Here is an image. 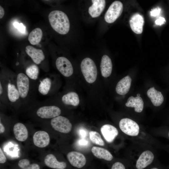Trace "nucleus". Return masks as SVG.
<instances>
[{
	"instance_id": "obj_16",
	"label": "nucleus",
	"mask_w": 169,
	"mask_h": 169,
	"mask_svg": "<svg viewBox=\"0 0 169 169\" xmlns=\"http://www.w3.org/2000/svg\"><path fill=\"white\" fill-rule=\"evenodd\" d=\"M92 5L88 9L89 15L92 18L99 17L103 11L106 4L104 0H92Z\"/></svg>"
},
{
	"instance_id": "obj_29",
	"label": "nucleus",
	"mask_w": 169,
	"mask_h": 169,
	"mask_svg": "<svg viewBox=\"0 0 169 169\" xmlns=\"http://www.w3.org/2000/svg\"><path fill=\"white\" fill-rule=\"evenodd\" d=\"M89 137L92 143L100 146H104L105 143L100 134L97 132L91 131L89 132Z\"/></svg>"
},
{
	"instance_id": "obj_28",
	"label": "nucleus",
	"mask_w": 169,
	"mask_h": 169,
	"mask_svg": "<svg viewBox=\"0 0 169 169\" xmlns=\"http://www.w3.org/2000/svg\"><path fill=\"white\" fill-rule=\"evenodd\" d=\"M18 166L22 169H40L38 164L33 163L30 164L29 161L26 159L20 160L18 163Z\"/></svg>"
},
{
	"instance_id": "obj_30",
	"label": "nucleus",
	"mask_w": 169,
	"mask_h": 169,
	"mask_svg": "<svg viewBox=\"0 0 169 169\" xmlns=\"http://www.w3.org/2000/svg\"><path fill=\"white\" fill-rule=\"evenodd\" d=\"M0 102L4 104H9L5 86L2 78L0 77Z\"/></svg>"
},
{
	"instance_id": "obj_10",
	"label": "nucleus",
	"mask_w": 169,
	"mask_h": 169,
	"mask_svg": "<svg viewBox=\"0 0 169 169\" xmlns=\"http://www.w3.org/2000/svg\"><path fill=\"white\" fill-rule=\"evenodd\" d=\"M67 157L70 164L75 167L82 168L86 163V159L84 155L77 151L70 152L67 154Z\"/></svg>"
},
{
	"instance_id": "obj_20",
	"label": "nucleus",
	"mask_w": 169,
	"mask_h": 169,
	"mask_svg": "<svg viewBox=\"0 0 169 169\" xmlns=\"http://www.w3.org/2000/svg\"><path fill=\"white\" fill-rule=\"evenodd\" d=\"M100 69L102 75L104 77L109 76L112 72V64L110 58L107 55H104L102 57Z\"/></svg>"
},
{
	"instance_id": "obj_2",
	"label": "nucleus",
	"mask_w": 169,
	"mask_h": 169,
	"mask_svg": "<svg viewBox=\"0 0 169 169\" xmlns=\"http://www.w3.org/2000/svg\"><path fill=\"white\" fill-rule=\"evenodd\" d=\"M6 90L9 104L13 105H21L16 81V74L9 72L1 74Z\"/></svg>"
},
{
	"instance_id": "obj_4",
	"label": "nucleus",
	"mask_w": 169,
	"mask_h": 169,
	"mask_svg": "<svg viewBox=\"0 0 169 169\" xmlns=\"http://www.w3.org/2000/svg\"><path fill=\"white\" fill-rule=\"evenodd\" d=\"M80 68L82 73L86 81L92 83L96 80L97 71L96 65L91 59L85 58L81 61Z\"/></svg>"
},
{
	"instance_id": "obj_38",
	"label": "nucleus",
	"mask_w": 169,
	"mask_h": 169,
	"mask_svg": "<svg viewBox=\"0 0 169 169\" xmlns=\"http://www.w3.org/2000/svg\"><path fill=\"white\" fill-rule=\"evenodd\" d=\"M4 14V11L3 8L1 6H0V18H2Z\"/></svg>"
},
{
	"instance_id": "obj_9",
	"label": "nucleus",
	"mask_w": 169,
	"mask_h": 169,
	"mask_svg": "<svg viewBox=\"0 0 169 169\" xmlns=\"http://www.w3.org/2000/svg\"><path fill=\"white\" fill-rule=\"evenodd\" d=\"M55 65L57 69L64 76L68 77L73 74V69L72 64L66 57H58L56 60Z\"/></svg>"
},
{
	"instance_id": "obj_12",
	"label": "nucleus",
	"mask_w": 169,
	"mask_h": 169,
	"mask_svg": "<svg viewBox=\"0 0 169 169\" xmlns=\"http://www.w3.org/2000/svg\"><path fill=\"white\" fill-rule=\"evenodd\" d=\"M53 80L49 75L43 77L39 80L37 85L38 92L44 95H49L51 91Z\"/></svg>"
},
{
	"instance_id": "obj_23",
	"label": "nucleus",
	"mask_w": 169,
	"mask_h": 169,
	"mask_svg": "<svg viewBox=\"0 0 169 169\" xmlns=\"http://www.w3.org/2000/svg\"><path fill=\"white\" fill-rule=\"evenodd\" d=\"M125 105L127 107H134L135 112L138 113L141 112L144 107V102L140 97H135L133 96L129 97L125 103Z\"/></svg>"
},
{
	"instance_id": "obj_31",
	"label": "nucleus",
	"mask_w": 169,
	"mask_h": 169,
	"mask_svg": "<svg viewBox=\"0 0 169 169\" xmlns=\"http://www.w3.org/2000/svg\"><path fill=\"white\" fill-rule=\"evenodd\" d=\"M14 27L20 33H24L26 31V27L22 23H18L15 22L13 23Z\"/></svg>"
},
{
	"instance_id": "obj_21",
	"label": "nucleus",
	"mask_w": 169,
	"mask_h": 169,
	"mask_svg": "<svg viewBox=\"0 0 169 169\" xmlns=\"http://www.w3.org/2000/svg\"><path fill=\"white\" fill-rule=\"evenodd\" d=\"M44 162L48 167L55 169H64L67 166L64 161H59L52 154L47 155L44 159Z\"/></svg>"
},
{
	"instance_id": "obj_5",
	"label": "nucleus",
	"mask_w": 169,
	"mask_h": 169,
	"mask_svg": "<svg viewBox=\"0 0 169 169\" xmlns=\"http://www.w3.org/2000/svg\"><path fill=\"white\" fill-rule=\"evenodd\" d=\"M123 8V4L120 1L113 2L105 13L104 19L106 22L111 23L115 22L121 14Z\"/></svg>"
},
{
	"instance_id": "obj_7",
	"label": "nucleus",
	"mask_w": 169,
	"mask_h": 169,
	"mask_svg": "<svg viewBox=\"0 0 169 169\" xmlns=\"http://www.w3.org/2000/svg\"><path fill=\"white\" fill-rule=\"evenodd\" d=\"M50 124L55 130L61 133H67L72 128V125L67 118L59 115L51 119Z\"/></svg>"
},
{
	"instance_id": "obj_25",
	"label": "nucleus",
	"mask_w": 169,
	"mask_h": 169,
	"mask_svg": "<svg viewBox=\"0 0 169 169\" xmlns=\"http://www.w3.org/2000/svg\"><path fill=\"white\" fill-rule=\"evenodd\" d=\"M62 102L65 105L77 106L79 104L78 94L74 92H69L64 95L61 98Z\"/></svg>"
},
{
	"instance_id": "obj_36",
	"label": "nucleus",
	"mask_w": 169,
	"mask_h": 169,
	"mask_svg": "<svg viewBox=\"0 0 169 169\" xmlns=\"http://www.w3.org/2000/svg\"><path fill=\"white\" fill-rule=\"evenodd\" d=\"M78 144L81 146H87L88 144V142L87 141L84 139H82L79 140L78 141Z\"/></svg>"
},
{
	"instance_id": "obj_14",
	"label": "nucleus",
	"mask_w": 169,
	"mask_h": 169,
	"mask_svg": "<svg viewBox=\"0 0 169 169\" xmlns=\"http://www.w3.org/2000/svg\"><path fill=\"white\" fill-rule=\"evenodd\" d=\"M33 140L35 146L38 147L44 148L49 144L50 138L47 132L44 131H39L34 134Z\"/></svg>"
},
{
	"instance_id": "obj_26",
	"label": "nucleus",
	"mask_w": 169,
	"mask_h": 169,
	"mask_svg": "<svg viewBox=\"0 0 169 169\" xmlns=\"http://www.w3.org/2000/svg\"><path fill=\"white\" fill-rule=\"evenodd\" d=\"M24 73L31 79L35 81L38 78L39 68L35 64H30L26 67Z\"/></svg>"
},
{
	"instance_id": "obj_6",
	"label": "nucleus",
	"mask_w": 169,
	"mask_h": 169,
	"mask_svg": "<svg viewBox=\"0 0 169 169\" xmlns=\"http://www.w3.org/2000/svg\"><path fill=\"white\" fill-rule=\"evenodd\" d=\"M61 112V110L59 107L54 105L46 104L39 107L36 114L41 118L49 119L59 116Z\"/></svg>"
},
{
	"instance_id": "obj_13",
	"label": "nucleus",
	"mask_w": 169,
	"mask_h": 169,
	"mask_svg": "<svg viewBox=\"0 0 169 169\" xmlns=\"http://www.w3.org/2000/svg\"><path fill=\"white\" fill-rule=\"evenodd\" d=\"M144 21L143 17L138 13L134 14L129 21L130 27L135 33L140 34L142 33Z\"/></svg>"
},
{
	"instance_id": "obj_19",
	"label": "nucleus",
	"mask_w": 169,
	"mask_h": 169,
	"mask_svg": "<svg viewBox=\"0 0 169 169\" xmlns=\"http://www.w3.org/2000/svg\"><path fill=\"white\" fill-rule=\"evenodd\" d=\"M131 82V79L127 75L120 80L117 83L115 90L116 93L121 95L126 94L129 91Z\"/></svg>"
},
{
	"instance_id": "obj_37",
	"label": "nucleus",
	"mask_w": 169,
	"mask_h": 169,
	"mask_svg": "<svg viewBox=\"0 0 169 169\" xmlns=\"http://www.w3.org/2000/svg\"><path fill=\"white\" fill-rule=\"evenodd\" d=\"M79 136L82 138L85 137L87 135V132L86 130L84 129H80L79 131Z\"/></svg>"
},
{
	"instance_id": "obj_41",
	"label": "nucleus",
	"mask_w": 169,
	"mask_h": 169,
	"mask_svg": "<svg viewBox=\"0 0 169 169\" xmlns=\"http://www.w3.org/2000/svg\"><path fill=\"white\" fill-rule=\"evenodd\" d=\"M151 169H158L156 168H151Z\"/></svg>"
},
{
	"instance_id": "obj_40",
	"label": "nucleus",
	"mask_w": 169,
	"mask_h": 169,
	"mask_svg": "<svg viewBox=\"0 0 169 169\" xmlns=\"http://www.w3.org/2000/svg\"><path fill=\"white\" fill-rule=\"evenodd\" d=\"M137 96L138 97H140V94H137Z\"/></svg>"
},
{
	"instance_id": "obj_34",
	"label": "nucleus",
	"mask_w": 169,
	"mask_h": 169,
	"mask_svg": "<svg viewBox=\"0 0 169 169\" xmlns=\"http://www.w3.org/2000/svg\"><path fill=\"white\" fill-rule=\"evenodd\" d=\"M7 158L4 154L1 148H0V163H4L6 162Z\"/></svg>"
},
{
	"instance_id": "obj_18",
	"label": "nucleus",
	"mask_w": 169,
	"mask_h": 169,
	"mask_svg": "<svg viewBox=\"0 0 169 169\" xmlns=\"http://www.w3.org/2000/svg\"><path fill=\"white\" fill-rule=\"evenodd\" d=\"M13 131L15 137L18 141H24L28 137V132L26 126L23 123L18 122L13 127Z\"/></svg>"
},
{
	"instance_id": "obj_15",
	"label": "nucleus",
	"mask_w": 169,
	"mask_h": 169,
	"mask_svg": "<svg viewBox=\"0 0 169 169\" xmlns=\"http://www.w3.org/2000/svg\"><path fill=\"white\" fill-rule=\"evenodd\" d=\"M154 158L153 153L149 150L143 152L137 160L136 167L137 169H143L150 165Z\"/></svg>"
},
{
	"instance_id": "obj_35",
	"label": "nucleus",
	"mask_w": 169,
	"mask_h": 169,
	"mask_svg": "<svg viewBox=\"0 0 169 169\" xmlns=\"http://www.w3.org/2000/svg\"><path fill=\"white\" fill-rule=\"evenodd\" d=\"M166 22V20L164 18L160 17L158 19L155 21V23L156 25H161L165 23Z\"/></svg>"
},
{
	"instance_id": "obj_33",
	"label": "nucleus",
	"mask_w": 169,
	"mask_h": 169,
	"mask_svg": "<svg viewBox=\"0 0 169 169\" xmlns=\"http://www.w3.org/2000/svg\"><path fill=\"white\" fill-rule=\"evenodd\" d=\"M161 10V8H159L152 9L150 12L151 16L155 17L158 15L160 13Z\"/></svg>"
},
{
	"instance_id": "obj_3",
	"label": "nucleus",
	"mask_w": 169,
	"mask_h": 169,
	"mask_svg": "<svg viewBox=\"0 0 169 169\" xmlns=\"http://www.w3.org/2000/svg\"><path fill=\"white\" fill-rule=\"evenodd\" d=\"M48 18L52 28L59 34H67L70 29V22L67 15L62 11L55 10L49 14Z\"/></svg>"
},
{
	"instance_id": "obj_1",
	"label": "nucleus",
	"mask_w": 169,
	"mask_h": 169,
	"mask_svg": "<svg viewBox=\"0 0 169 169\" xmlns=\"http://www.w3.org/2000/svg\"><path fill=\"white\" fill-rule=\"evenodd\" d=\"M16 81L21 104H25L36 102L35 99V92L36 87L33 81L26 74L19 72L16 74Z\"/></svg>"
},
{
	"instance_id": "obj_17",
	"label": "nucleus",
	"mask_w": 169,
	"mask_h": 169,
	"mask_svg": "<svg viewBox=\"0 0 169 169\" xmlns=\"http://www.w3.org/2000/svg\"><path fill=\"white\" fill-rule=\"evenodd\" d=\"M100 131L106 141L108 143L113 142L118 134L116 128L110 124L103 125L100 128Z\"/></svg>"
},
{
	"instance_id": "obj_42",
	"label": "nucleus",
	"mask_w": 169,
	"mask_h": 169,
	"mask_svg": "<svg viewBox=\"0 0 169 169\" xmlns=\"http://www.w3.org/2000/svg\"><path fill=\"white\" fill-rule=\"evenodd\" d=\"M168 136H169V133H168Z\"/></svg>"
},
{
	"instance_id": "obj_11",
	"label": "nucleus",
	"mask_w": 169,
	"mask_h": 169,
	"mask_svg": "<svg viewBox=\"0 0 169 169\" xmlns=\"http://www.w3.org/2000/svg\"><path fill=\"white\" fill-rule=\"evenodd\" d=\"M25 51L36 65L40 64L45 59V56L41 49H37L32 46L28 45L25 48Z\"/></svg>"
},
{
	"instance_id": "obj_32",
	"label": "nucleus",
	"mask_w": 169,
	"mask_h": 169,
	"mask_svg": "<svg viewBox=\"0 0 169 169\" xmlns=\"http://www.w3.org/2000/svg\"><path fill=\"white\" fill-rule=\"evenodd\" d=\"M111 169H125L124 165L119 162L115 163L112 166Z\"/></svg>"
},
{
	"instance_id": "obj_24",
	"label": "nucleus",
	"mask_w": 169,
	"mask_h": 169,
	"mask_svg": "<svg viewBox=\"0 0 169 169\" xmlns=\"http://www.w3.org/2000/svg\"><path fill=\"white\" fill-rule=\"evenodd\" d=\"M91 151L95 156L99 159L110 161L113 158L110 152L103 148L94 146L91 149Z\"/></svg>"
},
{
	"instance_id": "obj_39",
	"label": "nucleus",
	"mask_w": 169,
	"mask_h": 169,
	"mask_svg": "<svg viewBox=\"0 0 169 169\" xmlns=\"http://www.w3.org/2000/svg\"><path fill=\"white\" fill-rule=\"evenodd\" d=\"M5 127L2 123H0V134L3 133L5 131Z\"/></svg>"
},
{
	"instance_id": "obj_27",
	"label": "nucleus",
	"mask_w": 169,
	"mask_h": 169,
	"mask_svg": "<svg viewBox=\"0 0 169 169\" xmlns=\"http://www.w3.org/2000/svg\"><path fill=\"white\" fill-rule=\"evenodd\" d=\"M43 35L41 29L39 28H36L33 30L30 33L28 40L32 45H36L38 44L41 41Z\"/></svg>"
},
{
	"instance_id": "obj_8",
	"label": "nucleus",
	"mask_w": 169,
	"mask_h": 169,
	"mask_svg": "<svg viewBox=\"0 0 169 169\" xmlns=\"http://www.w3.org/2000/svg\"><path fill=\"white\" fill-rule=\"evenodd\" d=\"M119 126L121 131L128 136H136L139 133L140 128L138 125L131 119L124 118L121 119Z\"/></svg>"
},
{
	"instance_id": "obj_22",
	"label": "nucleus",
	"mask_w": 169,
	"mask_h": 169,
	"mask_svg": "<svg viewBox=\"0 0 169 169\" xmlns=\"http://www.w3.org/2000/svg\"><path fill=\"white\" fill-rule=\"evenodd\" d=\"M147 94L155 106H159L163 103L164 101L163 95L161 92L156 90L154 87L150 88L148 90Z\"/></svg>"
}]
</instances>
